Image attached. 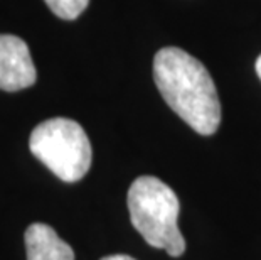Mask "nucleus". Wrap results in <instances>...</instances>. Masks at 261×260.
Returning <instances> with one entry per match:
<instances>
[{
    "instance_id": "nucleus-1",
    "label": "nucleus",
    "mask_w": 261,
    "mask_h": 260,
    "mask_svg": "<svg viewBox=\"0 0 261 260\" xmlns=\"http://www.w3.org/2000/svg\"><path fill=\"white\" fill-rule=\"evenodd\" d=\"M153 80L165 103L201 135L221 124V102L207 68L179 48H164L153 58Z\"/></svg>"
},
{
    "instance_id": "nucleus-2",
    "label": "nucleus",
    "mask_w": 261,
    "mask_h": 260,
    "mask_svg": "<svg viewBox=\"0 0 261 260\" xmlns=\"http://www.w3.org/2000/svg\"><path fill=\"white\" fill-rule=\"evenodd\" d=\"M130 220L148 245L162 248L170 257L186 252L179 220L180 203L172 187L153 176H140L128 191Z\"/></svg>"
},
{
    "instance_id": "nucleus-3",
    "label": "nucleus",
    "mask_w": 261,
    "mask_h": 260,
    "mask_svg": "<svg viewBox=\"0 0 261 260\" xmlns=\"http://www.w3.org/2000/svg\"><path fill=\"white\" fill-rule=\"evenodd\" d=\"M31 152L59 179L74 182L91 166V144L86 132L71 119H51L39 124L29 137Z\"/></svg>"
},
{
    "instance_id": "nucleus-4",
    "label": "nucleus",
    "mask_w": 261,
    "mask_h": 260,
    "mask_svg": "<svg viewBox=\"0 0 261 260\" xmlns=\"http://www.w3.org/2000/svg\"><path fill=\"white\" fill-rule=\"evenodd\" d=\"M37 73L25 41L0 34V90L20 91L36 83Z\"/></svg>"
},
{
    "instance_id": "nucleus-5",
    "label": "nucleus",
    "mask_w": 261,
    "mask_h": 260,
    "mask_svg": "<svg viewBox=\"0 0 261 260\" xmlns=\"http://www.w3.org/2000/svg\"><path fill=\"white\" fill-rule=\"evenodd\" d=\"M27 260H74L68 243L46 223H32L25 230Z\"/></svg>"
},
{
    "instance_id": "nucleus-6",
    "label": "nucleus",
    "mask_w": 261,
    "mask_h": 260,
    "mask_svg": "<svg viewBox=\"0 0 261 260\" xmlns=\"http://www.w3.org/2000/svg\"><path fill=\"white\" fill-rule=\"evenodd\" d=\"M47 7L64 20H73L85 12L90 0H44Z\"/></svg>"
},
{
    "instance_id": "nucleus-7",
    "label": "nucleus",
    "mask_w": 261,
    "mask_h": 260,
    "mask_svg": "<svg viewBox=\"0 0 261 260\" xmlns=\"http://www.w3.org/2000/svg\"><path fill=\"white\" fill-rule=\"evenodd\" d=\"M101 260H135V258L130 257V255H121V253H118V255H108V257H103Z\"/></svg>"
},
{
    "instance_id": "nucleus-8",
    "label": "nucleus",
    "mask_w": 261,
    "mask_h": 260,
    "mask_svg": "<svg viewBox=\"0 0 261 260\" xmlns=\"http://www.w3.org/2000/svg\"><path fill=\"white\" fill-rule=\"evenodd\" d=\"M254 68H256V75L259 76V80H261V54L256 59V66H254Z\"/></svg>"
}]
</instances>
